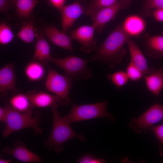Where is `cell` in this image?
I'll use <instances>...</instances> for the list:
<instances>
[{
	"instance_id": "30",
	"label": "cell",
	"mask_w": 163,
	"mask_h": 163,
	"mask_svg": "<svg viewBox=\"0 0 163 163\" xmlns=\"http://www.w3.org/2000/svg\"><path fill=\"white\" fill-rule=\"evenodd\" d=\"M14 0H0V11L6 14L14 8Z\"/></svg>"
},
{
	"instance_id": "27",
	"label": "cell",
	"mask_w": 163,
	"mask_h": 163,
	"mask_svg": "<svg viewBox=\"0 0 163 163\" xmlns=\"http://www.w3.org/2000/svg\"><path fill=\"white\" fill-rule=\"evenodd\" d=\"M126 72L129 79L133 81L139 80L144 76L142 72L131 61L126 68Z\"/></svg>"
},
{
	"instance_id": "12",
	"label": "cell",
	"mask_w": 163,
	"mask_h": 163,
	"mask_svg": "<svg viewBox=\"0 0 163 163\" xmlns=\"http://www.w3.org/2000/svg\"><path fill=\"white\" fill-rule=\"evenodd\" d=\"M43 33L53 44L66 50L71 51L73 50L71 37L55 26L50 25L45 27L43 29Z\"/></svg>"
},
{
	"instance_id": "22",
	"label": "cell",
	"mask_w": 163,
	"mask_h": 163,
	"mask_svg": "<svg viewBox=\"0 0 163 163\" xmlns=\"http://www.w3.org/2000/svg\"><path fill=\"white\" fill-rule=\"evenodd\" d=\"M146 51L150 56L158 59L163 56V36L156 35L150 37L146 45Z\"/></svg>"
},
{
	"instance_id": "25",
	"label": "cell",
	"mask_w": 163,
	"mask_h": 163,
	"mask_svg": "<svg viewBox=\"0 0 163 163\" xmlns=\"http://www.w3.org/2000/svg\"><path fill=\"white\" fill-rule=\"evenodd\" d=\"M107 78L117 88L122 87L127 83L129 79L126 72L123 71H119L112 74H108Z\"/></svg>"
},
{
	"instance_id": "20",
	"label": "cell",
	"mask_w": 163,
	"mask_h": 163,
	"mask_svg": "<svg viewBox=\"0 0 163 163\" xmlns=\"http://www.w3.org/2000/svg\"><path fill=\"white\" fill-rule=\"evenodd\" d=\"M43 64L33 60L26 66L24 72L26 77L30 81H38L42 79L46 74Z\"/></svg>"
},
{
	"instance_id": "21",
	"label": "cell",
	"mask_w": 163,
	"mask_h": 163,
	"mask_svg": "<svg viewBox=\"0 0 163 163\" xmlns=\"http://www.w3.org/2000/svg\"><path fill=\"white\" fill-rule=\"evenodd\" d=\"M11 106L14 109L23 113H32L34 107L27 94L19 93L14 95L10 100Z\"/></svg>"
},
{
	"instance_id": "29",
	"label": "cell",
	"mask_w": 163,
	"mask_h": 163,
	"mask_svg": "<svg viewBox=\"0 0 163 163\" xmlns=\"http://www.w3.org/2000/svg\"><path fill=\"white\" fill-rule=\"evenodd\" d=\"M78 162L81 163H105V161L101 158H97L91 155H85L81 157Z\"/></svg>"
},
{
	"instance_id": "33",
	"label": "cell",
	"mask_w": 163,
	"mask_h": 163,
	"mask_svg": "<svg viewBox=\"0 0 163 163\" xmlns=\"http://www.w3.org/2000/svg\"><path fill=\"white\" fill-rule=\"evenodd\" d=\"M153 14L156 21L163 22V9H155L153 12Z\"/></svg>"
},
{
	"instance_id": "7",
	"label": "cell",
	"mask_w": 163,
	"mask_h": 163,
	"mask_svg": "<svg viewBox=\"0 0 163 163\" xmlns=\"http://www.w3.org/2000/svg\"><path fill=\"white\" fill-rule=\"evenodd\" d=\"M163 119V106L158 103L153 104L137 118L133 117L129 124L135 133H147L155 124Z\"/></svg>"
},
{
	"instance_id": "8",
	"label": "cell",
	"mask_w": 163,
	"mask_h": 163,
	"mask_svg": "<svg viewBox=\"0 0 163 163\" xmlns=\"http://www.w3.org/2000/svg\"><path fill=\"white\" fill-rule=\"evenodd\" d=\"M130 0H119L115 4L101 9L91 16L92 25L98 32L102 30L105 25L114 18L120 10L126 8Z\"/></svg>"
},
{
	"instance_id": "17",
	"label": "cell",
	"mask_w": 163,
	"mask_h": 163,
	"mask_svg": "<svg viewBox=\"0 0 163 163\" xmlns=\"http://www.w3.org/2000/svg\"><path fill=\"white\" fill-rule=\"evenodd\" d=\"M144 76L148 90L158 96L163 87V67L158 69L152 68L150 72Z\"/></svg>"
},
{
	"instance_id": "15",
	"label": "cell",
	"mask_w": 163,
	"mask_h": 163,
	"mask_svg": "<svg viewBox=\"0 0 163 163\" xmlns=\"http://www.w3.org/2000/svg\"><path fill=\"white\" fill-rule=\"evenodd\" d=\"M16 77L14 65L11 63L6 64L0 69V92L8 91L14 92L16 91Z\"/></svg>"
},
{
	"instance_id": "19",
	"label": "cell",
	"mask_w": 163,
	"mask_h": 163,
	"mask_svg": "<svg viewBox=\"0 0 163 163\" xmlns=\"http://www.w3.org/2000/svg\"><path fill=\"white\" fill-rule=\"evenodd\" d=\"M40 3L38 0H14L13 4L18 17L26 20L30 17L34 8Z\"/></svg>"
},
{
	"instance_id": "26",
	"label": "cell",
	"mask_w": 163,
	"mask_h": 163,
	"mask_svg": "<svg viewBox=\"0 0 163 163\" xmlns=\"http://www.w3.org/2000/svg\"><path fill=\"white\" fill-rule=\"evenodd\" d=\"M14 37L10 27L6 23L2 22L0 24V43L6 45L11 43Z\"/></svg>"
},
{
	"instance_id": "11",
	"label": "cell",
	"mask_w": 163,
	"mask_h": 163,
	"mask_svg": "<svg viewBox=\"0 0 163 163\" xmlns=\"http://www.w3.org/2000/svg\"><path fill=\"white\" fill-rule=\"evenodd\" d=\"M4 154L13 156L16 159L26 163L40 162V157L28 149L26 144L19 141H15L13 147H6L2 150Z\"/></svg>"
},
{
	"instance_id": "9",
	"label": "cell",
	"mask_w": 163,
	"mask_h": 163,
	"mask_svg": "<svg viewBox=\"0 0 163 163\" xmlns=\"http://www.w3.org/2000/svg\"><path fill=\"white\" fill-rule=\"evenodd\" d=\"M94 26L91 25L81 26L70 33L72 39L78 42L81 45L80 50L83 52L89 53L97 48V42L94 37Z\"/></svg>"
},
{
	"instance_id": "24",
	"label": "cell",
	"mask_w": 163,
	"mask_h": 163,
	"mask_svg": "<svg viewBox=\"0 0 163 163\" xmlns=\"http://www.w3.org/2000/svg\"><path fill=\"white\" fill-rule=\"evenodd\" d=\"M117 1L118 0H92L85 13L91 17L99 10L111 6Z\"/></svg>"
},
{
	"instance_id": "35",
	"label": "cell",
	"mask_w": 163,
	"mask_h": 163,
	"mask_svg": "<svg viewBox=\"0 0 163 163\" xmlns=\"http://www.w3.org/2000/svg\"><path fill=\"white\" fill-rule=\"evenodd\" d=\"M11 162V160L10 159H4L2 158L0 159V163H10Z\"/></svg>"
},
{
	"instance_id": "18",
	"label": "cell",
	"mask_w": 163,
	"mask_h": 163,
	"mask_svg": "<svg viewBox=\"0 0 163 163\" xmlns=\"http://www.w3.org/2000/svg\"><path fill=\"white\" fill-rule=\"evenodd\" d=\"M122 27L125 32L130 36L140 34L145 30V23L141 17L136 15L127 17L124 21Z\"/></svg>"
},
{
	"instance_id": "23",
	"label": "cell",
	"mask_w": 163,
	"mask_h": 163,
	"mask_svg": "<svg viewBox=\"0 0 163 163\" xmlns=\"http://www.w3.org/2000/svg\"><path fill=\"white\" fill-rule=\"evenodd\" d=\"M38 33L33 21L24 23L17 34V37L25 43H33L36 39Z\"/></svg>"
},
{
	"instance_id": "2",
	"label": "cell",
	"mask_w": 163,
	"mask_h": 163,
	"mask_svg": "<svg viewBox=\"0 0 163 163\" xmlns=\"http://www.w3.org/2000/svg\"><path fill=\"white\" fill-rule=\"evenodd\" d=\"M57 106L51 107L53 116L52 131L49 138L44 142L46 147L58 153L63 150V145L68 140L77 138L81 141L85 140L82 134H77L72 129L70 124L62 117L57 110Z\"/></svg>"
},
{
	"instance_id": "10",
	"label": "cell",
	"mask_w": 163,
	"mask_h": 163,
	"mask_svg": "<svg viewBox=\"0 0 163 163\" xmlns=\"http://www.w3.org/2000/svg\"><path fill=\"white\" fill-rule=\"evenodd\" d=\"M86 9L78 1L64 6L60 11L61 14L62 31L67 34L76 20L85 13Z\"/></svg>"
},
{
	"instance_id": "5",
	"label": "cell",
	"mask_w": 163,
	"mask_h": 163,
	"mask_svg": "<svg viewBox=\"0 0 163 163\" xmlns=\"http://www.w3.org/2000/svg\"><path fill=\"white\" fill-rule=\"evenodd\" d=\"M51 61L63 69L64 75L71 80L89 79L92 76L91 70L87 67L90 60L72 55L61 59L52 57Z\"/></svg>"
},
{
	"instance_id": "32",
	"label": "cell",
	"mask_w": 163,
	"mask_h": 163,
	"mask_svg": "<svg viewBox=\"0 0 163 163\" xmlns=\"http://www.w3.org/2000/svg\"><path fill=\"white\" fill-rule=\"evenodd\" d=\"M66 0H48V3L52 6L60 11L64 6Z\"/></svg>"
},
{
	"instance_id": "6",
	"label": "cell",
	"mask_w": 163,
	"mask_h": 163,
	"mask_svg": "<svg viewBox=\"0 0 163 163\" xmlns=\"http://www.w3.org/2000/svg\"><path fill=\"white\" fill-rule=\"evenodd\" d=\"M48 65V72L45 82L46 88L59 97L62 105L69 104L71 101L69 95L72 85L71 80L50 68Z\"/></svg>"
},
{
	"instance_id": "1",
	"label": "cell",
	"mask_w": 163,
	"mask_h": 163,
	"mask_svg": "<svg viewBox=\"0 0 163 163\" xmlns=\"http://www.w3.org/2000/svg\"><path fill=\"white\" fill-rule=\"evenodd\" d=\"M129 37L122 25L117 26L97 47L90 61L100 62L110 68L113 67L120 63L123 57L126 53L123 46Z\"/></svg>"
},
{
	"instance_id": "31",
	"label": "cell",
	"mask_w": 163,
	"mask_h": 163,
	"mask_svg": "<svg viewBox=\"0 0 163 163\" xmlns=\"http://www.w3.org/2000/svg\"><path fill=\"white\" fill-rule=\"evenodd\" d=\"M145 6L148 9H163V0H147Z\"/></svg>"
},
{
	"instance_id": "34",
	"label": "cell",
	"mask_w": 163,
	"mask_h": 163,
	"mask_svg": "<svg viewBox=\"0 0 163 163\" xmlns=\"http://www.w3.org/2000/svg\"><path fill=\"white\" fill-rule=\"evenodd\" d=\"M8 113V109L7 106L0 107V121L5 123Z\"/></svg>"
},
{
	"instance_id": "13",
	"label": "cell",
	"mask_w": 163,
	"mask_h": 163,
	"mask_svg": "<svg viewBox=\"0 0 163 163\" xmlns=\"http://www.w3.org/2000/svg\"><path fill=\"white\" fill-rule=\"evenodd\" d=\"M34 107L46 108L57 106V104H62L58 97L43 91H28L26 94Z\"/></svg>"
},
{
	"instance_id": "4",
	"label": "cell",
	"mask_w": 163,
	"mask_h": 163,
	"mask_svg": "<svg viewBox=\"0 0 163 163\" xmlns=\"http://www.w3.org/2000/svg\"><path fill=\"white\" fill-rule=\"evenodd\" d=\"M107 105V101L82 105L72 104L69 113L62 117L70 124L80 121L104 117L113 121L115 118L106 110Z\"/></svg>"
},
{
	"instance_id": "16",
	"label": "cell",
	"mask_w": 163,
	"mask_h": 163,
	"mask_svg": "<svg viewBox=\"0 0 163 163\" xmlns=\"http://www.w3.org/2000/svg\"><path fill=\"white\" fill-rule=\"evenodd\" d=\"M131 56L130 61L143 73H149L152 68H149L146 60L141 50L133 41L129 39L127 42Z\"/></svg>"
},
{
	"instance_id": "28",
	"label": "cell",
	"mask_w": 163,
	"mask_h": 163,
	"mask_svg": "<svg viewBox=\"0 0 163 163\" xmlns=\"http://www.w3.org/2000/svg\"><path fill=\"white\" fill-rule=\"evenodd\" d=\"M150 131L153 133L158 142L159 155L163 157V124L153 126Z\"/></svg>"
},
{
	"instance_id": "36",
	"label": "cell",
	"mask_w": 163,
	"mask_h": 163,
	"mask_svg": "<svg viewBox=\"0 0 163 163\" xmlns=\"http://www.w3.org/2000/svg\"><path fill=\"white\" fill-rule=\"evenodd\" d=\"M161 34H163V30L161 32Z\"/></svg>"
},
{
	"instance_id": "3",
	"label": "cell",
	"mask_w": 163,
	"mask_h": 163,
	"mask_svg": "<svg viewBox=\"0 0 163 163\" xmlns=\"http://www.w3.org/2000/svg\"><path fill=\"white\" fill-rule=\"evenodd\" d=\"M7 115L5 122V127L2 135L7 137L11 134L22 129L30 128L35 134L42 133L40 127L41 121L40 113L37 112L34 116L32 113H23L14 109L11 105L6 106Z\"/></svg>"
},
{
	"instance_id": "14",
	"label": "cell",
	"mask_w": 163,
	"mask_h": 163,
	"mask_svg": "<svg viewBox=\"0 0 163 163\" xmlns=\"http://www.w3.org/2000/svg\"><path fill=\"white\" fill-rule=\"evenodd\" d=\"M43 32L38 33L35 39L34 51L33 60L47 65L51 61L52 57L49 43Z\"/></svg>"
}]
</instances>
